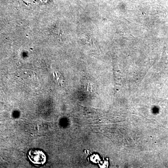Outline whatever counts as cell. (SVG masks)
<instances>
[{
	"label": "cell",
	"instance_id": "1",
	"mask_svg": "<svg viewBox=\"0 0 168 168\" xmlns=\"http://www.w3.org/2000/svg\"><path fill=\"white\" fill-rule=\"evenodd\" d=\"M28 156L30 160L36 166L43 165L46 161V156L40 150H31L29 151Z\"/></svg>",
	"mask_w": 168,
	"mask_h": 168
}]
</instances>
